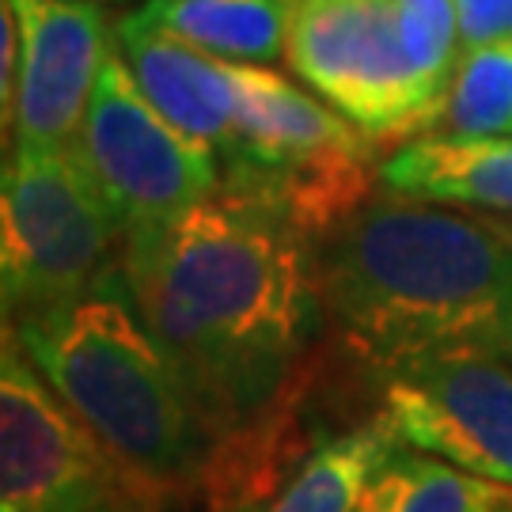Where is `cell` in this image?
<instances>
[{
    "label": "cell",
    "mask_w": 512,
    "mask_h": 512,
    "mask_svg": "<svg viewBox=\"0 0 512 512\" xmlns=\"http://www.w3.org/2000/svg\"><path fill=\"white\" fill-rule=\"evenodd\" d=\"M137 16L205 54L266 65L289 50L296 0H148Z\"/></svg>",
    "instance_id": "13"
},
{
    "label": "cell",
    "mask_w": 512,
    "mask_h": 512,
    "mask_svg": "<svg viewBox=\"0 0 512 512\" xmlns=\"http://www.w3.org/2000/svg\"><path fill=\"white\" fill-rule=\"evenodd\" d=\"M376 421L391 437L512 486V357L440 353L380 376Z\"/></svg>",
    "instance_id": "9"
},
{
    "label": "cell",
    "mask_w": 512,
    "mask_h": 512,
    "mask_svg": "<svg viewBox=\"0 0 512 512\" xmlns=\"http://www.w3.org/2000/svg\"><path fill=\"white\" fill-rule=\"evenodd\" d=\"M122 270L224 448L255 433L327 311L311 239L220 190L171 224L126 236Z\"/></svg>",
    "instance_id": "1"
},
{
    "label": "cell",
    "mask_w": 512,
    "mask_h": 512,
    "mask_svg": "<svg viewBox=\"0 0 512 512\" xmlns=\"http://www.w3.org/2000/svg\"><path fill=\"white\" fill-rule=\"evenodd\" d=\"M338 342L376 376L463 349L512 357V243L444 202L368 198L319 247Z\"/></svg>",
    "instance_id": "2"
},
{
    "label": "cell",
    "mask_w": 512,
    "mask_h": 512,
    "mask_svg": "<svg viewBox=\"0 0 512 512\" xmlns=\"http://www.w3.org/2000/svg\"><path fill=\"white\" fill-rule=\"evenodd\" d=\"M490 512H512V497H505V501H501L497 509H490Z\"/></svg>",
    "instance_id": "20"
},
{
    "label": "cell",
    "mask_w": 512,
    "mask_h": 512,
    "mask_svg": "<svg viewBox=\"0 0 512 512\" xmlns=\"http://www.w3.org/2000/svg\"><path fill=\"white\" fill-rule=\"evenodd\" d=\"M399 31H403L414 80L433 110V103L456 73L459 54H463L456 0H399Z\"/></svg>",
    "instance_id": "17"
},
{
    "label": "cell",
    "mask_w": 512,
    "mask_h": 512,
    "mask_svg": "<svg viewBox=\"0 0 512 512\" xmlns=\"http://www.w3.org/2000/svg\"><path fill=\"white\" fill-rule=\"evenodd\" d=\"M16 84H19V19L8 0H0V122L4 145L12 141L16 122Z\"/></svg>",
    "instance_id": "19"
},
{
    "label": "cell",
    "mask_w": 512,
    "mask_h": 512,
    "mask_svg": "<svg viewBox=\"0 0 512 512\" xmlns=\"http://www.w3.org/2000/svg\"><path fill=\"white\" fill-rule=\"evenodd\" d=\"M512 137V35L459 54L418 137Z\"/></svg>",
    "instance_id": "16"
},
{
    "label": "cell",
    "mask_w": 512,
    "mask_h": 512,
    "mask_svg": "<svg viewBox=\"0 0 512 512\" xmlns=\"http://www.w3.org/2000/svg\"><path fill=\"white\" fill-rule=\"evenodd\" d=\"M505 497H512V486L395 440L372 467L357 512H490Z\"/></svg>",
    "instance_id": "15"
},
{
    "label": "cell",
    "mask_w": 512,
    "mask_h": 512,
    "mask_svg": "<svg viewBox=\"0 0 512 512\" xmlns=\"http://www.w3.org/2000/svg\"><path fill=\"white\" fill-rule=\"evenodd\" d=\"M114 35L129 73L137 76L141 92L156 103L164 118H171L194 141L209 145L217 156L232 145L239 122V88L232 61L167 35L137 12L118 19Z\"/></svg>",
    "instance_id": "11"
},
{
    "label": "cell",
    "mask_w": 512,
    "mask_h": 512,
    "mask_svg": "<svg viewBox=\"0 0 512 512\" xmlns=\"http://www.w3.org/2000/svg\"><path fill=\"white\" fill-rule=\"evenodd\" d=\"M122 228L73 148H16L0 183L4 323L92 289L122 258Z\"/></svg>",
    "instance_id": "5"
},
{
    "label": "cell",
    "mask_w": 512,
    "mask_h": 512,
    "mask_svg": "<svg viewBox=\"0 0 512 512\" xmlns=\"http://www.w3.org/2000/svg\"><path fill=\"white\" fill-rule=\"evenodd\" d=\"M289 65L380 145L418 137L429 103L399 31V0H296Z\"/></svg>",
    "instance_id": "8"
},
{
    "label": "cell",
    "mask_w": 512,
    "mask_h": 512,
    "mask_svg": "<svg viewBox=\"0 0 512 512\" xmlns=\"http://www.w3.org/2000/svg\"><path fill=\"white\" fill-rule=\"evenodd\" d=\"M463 50L512 35V0H456Z\"/></svg>",
    "instance_id": "18"
},
{
    "label": "cell",
    "mask_w": 512,
    "mask_h": 512,
    "mask_svg": "<svg viewBox=\"0 0 512 512\" xmlns=\"http://www.w3.org/2000/svg\"><path fill=\"white\" fill-rule=\"evenodd\" d=\"M8 4L19 19L16 148H73L110 57L107 16L95 0Z\"/></svg>",
    "instance_id": "10"
},
{
    "label": "cell",
    "mask_w": 512,
    "mask_h": 512,
    "mask_svg": "<svg viewBox=\"0 0 512 512\" xmlns=\"http://www.w3.org/2000/svg\"><path fill=\"white\" fill-rule=\"evenodd\" d=\"M391 444L395 437L380 421L319 440L274 490L247 501L239 512H357L368 475Z\"/></svg>",
    "instance_id": "14"
},
{
    "label": "cell",
    "mask_w": 512,
    "mask_h": 512,
    "mask_svg": "<svg viewBox=\"0 0 512 512\" xmlns=\"http://www.w3.org/2000/svg\"><path fill=\"white\" fill-rule=\"evenodd\" d=\"M73 152L122 236L171 224L220 194L217 152L164 118L129 73L126 57L114 50L95 80Z\"/></svg>",
    "instance_id": "7"
},
{
    "label": "cell",
    "mask_w": 512,
    "mask_h": 512,
    "mask_svg": "<svg viewBox=\"0 0 512 512\" xmlns=\"http://www.w3.org/2000/svg\"><path fill=\"white\" fill-rule=\"evenodd\" d=\"M380 186L512 217V137H410L384 160Z\"/></svg>",
    "instance_id": "12"
},
{
    "label": "cell",
    "mask_w": 512,
    "mask_h": 512,
    "mask_svg": "<svg viewBox=\"0 0 512 512\" xmlns=\"http://www.w3.org/2000/svg\"><path fill=\"white\" fill-rule=\"evenodd\" d=\"M239 122L220 152V190L285 217L315 243L357 213L380 183V141L323 95L266 65L232 61Z\"/></svg>",
    "instance_id": "4"
},
{
    "label": "cell",
    "mask_w": 512,
    "mask_h": 512,
    "mask_svg": "<svg viewBox=\"0 0 512 512\" xmlns=\"http://www.w3.org/2000/svg\"><path fill=\"white\" fill-rule=\"evenodd\" d=\"M501 228H505V236H509V243H512V220H501Z\"/></svg>",
    "instance_id": "21"
},
{
    "label": "cell",
    "mask_w": 512,
    "mask_h": 512,
    "mask_svg": "<svg viewBox=\"0 0 512 512\" xmlns=\"http://www.w3.org/2000/svg\"><path fill=\"white\" fill-rule=\"evenodd\" d=\"M4 327L76 418L156 486H198L220 463L224 440L137 308L122 258L84 296Z\"/></svg>",
    "instance_id": "3"
},
{
    "label": "cell",
    "mask_w": 512,
    "mask_h": 512,
    "mask_svg": "<svg viewBox=\"0 0 512 512\" xmlns=\"http://www.w3.org/2000/svg\"><path fill=\"white\" fill-rule=\"evenodd\" d=\"M0 512H167V490L114 456L4 327Z\"/></svg>",
    "instance_id": "6"
}]
</instances>
